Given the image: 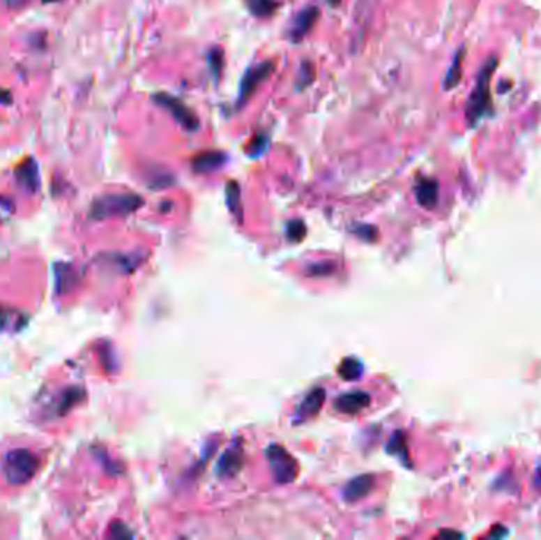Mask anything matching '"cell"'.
<instances>
[{
  "label": "cell",
  "instance_id": "cell-29",
  "mask_svg": "<svg viewBox=\"0 0 541 540\" xmlns=\"http://www.w3.org/2000/svg\"><path fill=\"white\" fill-rule=\"evenodd\" d=\"M111 536L116 537V539H130V537H133V534L128 531V527L125 525L116 521V523L111 525Z\"/></svg>",
  "mask_w": 541,
  "mask_h": 540
},
{
  "label": "cell",
  "instance_id": "cell-12",
  "mask_svg": "<svg viewBox=\"0 0 541 540\" xmlns=\"http://www.w3.org/2000/svg\"><path fill=\"white\" fill-rule=\"evenodd\" d=\"M374 485H375V477H374V475H370V474L360 475V477L353 479L351 482H349V485L345 486L344 497L349 502L360 501V499L366 497L369 493L372 491Z\"/></svg>",
  "mask_w": 541,
  "mask_h": 540
},
{
  "label": "cell",
  "instance_id": "cell-14",
  "mask_svg": "<svg viewBox=\"0 0 541 540\" xmlns=\"http://www.w3.org/2000/svg\"><path fill=\"white\" fill-rule=\"evenodd\" d=\"M244 463V456H243V450L241 449H228L219 461V474L222 477H231V475H236L241 467H243Z\"/></svg>",
  "mask_w": 541,
  "mask_h": 540
},
{
  "label": "cell",
  "instance_id": "cell-2",
  "mask_svg": "<svg viewBox=\"0 0 541 540\" xmlns=\"http://www.w3.org/2000/svg\"><path fill=\"white\" fill-rule=\"evenodd\" d=\"M38 458L26 449L10 450L3 458V475L13 486L31 482L38 471Z\"/></svg>",
  "mask_w": 541,
  "mask_h": 540
},
{
  "label": "cell",
  "instance_id": "cell-16",
  "mask_svg": "<svg viewBox=\"0 0 541 540\" xmlns=\"http://www.w3.org/2000/svg\"><path fill=\"white\" fill-rule=\"evenodd\" d=\"M86 393L79 387H68L67 390L62 391L61 398L57 401V415H66L70 412L76 404L81 403L84 399Z\"/></svg>",
  "mask_w": 541,
  "mask_h": 540
},
{
  "label": "cell",
  "instance_id": "cell-21",
  "mask_svg": "<svg viewBox=\"0 0 541 540\" xmlns=\"http://www.w3.org/2000/svg\"><path fill=\"white\" fill-rule=\"evenodd\" d=\"M339 374L344 380H356L361 377L363 374V365L361 361L355 360V358H349V360H344L342 365L339 368Z\"/></svg>",
  "mask_w": 541,
  "mask_h": 540
},
{
  "label": "cell",
  "instance_id": "cell-5",
  "mask_svg": "<svg viewBox=\"0 0 541 540\" xmlns=\"http://www.w3.org/2000/svg\"><path fill=\"white\" fill-rule=\"evenodd\" d=\"M275 70V62L273 61H264L260 63H255L245 70V73L241 80L239 84V93L236 100V108H243L244 105L249 102L250 97L257 92L264 81H266Z\"/></svg>",
  "mask_w": 541,
  "mask_h": 540
},
{
  "label": "cell",
  "instance_id": "cell-22",
  "mask_svg": "<svg viewBox=\"0 0 541 540\" xmlns=\"http://www.w3.org/2000/svg\"><path fill=\"white\" fill-rule=\"evenodd\" d=\"M268 146H269V137L266 133L260 132L252 138V142L249 143V146H247V154L250 157H260L266 152Z\"/></svg>",
  "mask_w": 541,
  "mask_h": 540
},
{
  "label": "cell",
  "instance_id": "cell-32",
  "mask_svg": "<svg viewBox=\"0 0 541 540\" xmlns=\"http://www.w3.org/2000/svg\"><path fill=\"white\" fill-rule=\"evenodd\" d=\"M440 537H462V536L452 531H445V532H440Z\"/></svg>",
  "mask_w": 541,
  "mask_h": 540
},
{
  "label": "cell",
  "instance_id": "cell-20",
  "mask_svg": "<svg viewBox=\"0 0 541 540\" xmlns=\"http://www.w3.org/2000/svg\"><path fill=\"white\" fill-rule=\"evenodd\" d=\"M317 78V70L315 66L310 61H303L301 66H299L298 75H296V84L295 89L298 92L304 91L305 87H309L312 83H314Z\"/></svg>",
  "mask_w": 541,
  "mask_h": 540
},
{
  "label": "cell",
  "instance_id": "cell-4",
  "mask_svg": "<svg viewBox=\"0 0 541 540\" xmlns=\"http://www.w3.org/2000/svg\"><path fill=\"white\" fill-rule=\"evenodd\" d=\"M152 102H154L157 107L168 111V113L173 116V119L178 122L181 127H184L187 132H197L199 128L198 116L178 97L167 92H157L152 96Z\"/></svg>",
  "mask_w": 541,
  "mask_h": 540
},
{
  "label": "cell",
  "instance_id": "cell-15",
  "mask_svg": "<svg viewBox=\"0 0 541 540\" xmlns=\"http://www.w3.org/2000/svg\"><path fill=\"white\" fill-rule=\"evenodd\" d=\"M54 273L57 293H67L73 289L76 284V276L72 265H68V263H57L54 267Z\"/></svg>",
  "mask_w": 541,
  "mask_h": 540
},
{
  "label": "cell",
  "instance_id": "cell-1",
  "mask_svg": "<svg viewBox=\"0 0 541 540\" xmlns=\"http://www.w3.org/2000/svg\"><path fill=\"white\" fill-rule=\"evenodd\" d=\"M143 198L137 193H113L97 198L91 207V217L96 220L109 219V217L128 216L143 207Z\"/></svg>",
  "mask_w": 541,
  "mask_h": 540
},
{
  "label": "cell",
  "instance_id": "cell-6",
  "mask_svg": "<svg viewBox=\"0 0 541 540\" xmlns=\"http://www.w3.org/2000/svg\"><path fill=\"white\" fill-rule=\"evenodd\" d=\"M266 458L269 461L270 467H273V474L275 482L279 483H291L298 475V463L293 460L291 455L288 451L280 447V445H270L266 449Z\"/></svg>",
  "mask_w": 541,
  "mask_h": 540
},
{
  "label": "cell",
  "instance_id": "cell-10",
  "mask_svg": "<svg viewBox=\"0 0 541 540\" xmlns=\"http://www.w3.org/2000/svg\"><path fill=\"white\" fill-rule=\"evenodd\" d=\"M325 398H326L325 389L317 387V389L312 390L309 395L304 398L301 406H299L296 410V423H303V421L309 420L312 417L319 414L323 403H325Z\"/></svg>",
  "mask_w": 541,
  "mask_h": 540
},
{
  "label": "cell",
  "instance_id": "cell-11",
  "mask_svg": "<svg viewBox=\"0 0 541 540\" xmlns=\"http://www.w3.org/2000/svg\"><path fill=\"white\" fill-rule=\"evenodd\" d=\"M228 162V157L225 152L220 151H208L201 152L197 157H193L192 160V170L195 173H213L215 170L222 168Z\"/></svg>",
  "mask_w": 541,
  "mask_h": 540
},
{
  "label": "cell",
  "instance_id": "cell-17",
  "mask_svg": "<svg viewBox=\"0 0 541 540\" xmlns=\"http://www.w3.org/2000/svg\"><path fill=\"white\" fill-rule=\"evenodd\" d=\"M247 8L257 17H269L280 8L279 0H245Z\"/></svg>",
  "mask_w": 541,
  "mask_h": 540
},
{
  "label": "cell",
  "instance_id": "cell-33",
  "mask_svg": "<svg viewBox=\"0 0 541 540\" xmlns=\"http://www.w3.org/2000/svg\"><path fill=\"white\" fill-rule=\"evenodd\" d=\"M340 2H342V0H326V3L329 5V7H339Z\"/></svg>",
  "mask_w": 541,
  "mask_h": 540
},
{
  "label": "cell",
  "instance_id": "cell-27",
  "mask_svg": "<svg viewBox=\"0 0 541 540\" xmlns=\"http://www.w3.org/2000/svg\"><path fill=\"white\" fill-rule=\"evenodd\" d=\"M388 449H390V453H394V455H407V449H405V439H404V434L402 433H396L391 439L390 445H388Z\"/></svg>",
  "mask_w": 541,
  "mask_h": 540
},
{
  "label": "cell",
  "instance_id": "cell-3",
  "mask_svg": "<svg viewBox=\"0 0 541 540\" xmlns=\"http://www.w3.org/2000/svg\"><path fill=\"white\" fill-rule=\"evenodd\" d=\"M496 59H491V61L486 63L478 75L473 92L470 93L468 97L466 114L472 126L476 124L480 119H483L485 114L491 110V78L494 70H496Z\"/></svg>",
  "mask_w": 541,
  "mask_h": 540
},
{
  "label": "cell",
  "instance_id": "cell-19",
  "mask_svg": "<svg viewBox=\"0 0 541 540\" xmlns=\"http://www.w3.org/2000/svg\"><path fill=\"white\" fill-rule=\"evenodd\" d=\"M227 204L231 214L241 222L243 220V204H241V189L236 181H230L227 184Z\"/></svg>",
  "mask_w": 541,
  "mask_h": 540
},
{
  "label": "cell",
  "instance_id": "cell-28",
  "mask_svg": "<svg viewBox=\"0 0 541 540\" xmlns=\"http://www.w3.org/2000/svg\"><path fill=\"white\" fill-rule=\"evenodd\" d=\"M336 271V265L329 262H323V263H317V265H312L309 268V276H329Z\"/></svg>",
  "mask_w": 541,
  "mask_h": 540
},
{
  "label": "cell",
  "instance_id": "cell-23",
  "mask_svg": "<svg viewBox=\"0 0 541 540\" xmlns=\"http://www.w3.org/2000/svg\"><path fill=\"white\" fill-rule=\"evenodd\" d=\"M174 184V178L172 173L162 172V170H154L149 174V186L152 189H165V187Z\"/></svg>",
  "mask_w": 541,
  "mask_h": 540
},
{
  "label": "cell",
  "instance_id": "cell-26",
  "mask_svg": "<svg viewBox=\"0 0 541 540\" xmlns=\"http://www.w3.org/2000/svg\"><path fill=\"white\" fill-rule=\"evenodd\" d=\"M287 234L290 241H301L305 237V227L301 220H293L288 224Z\"/></svg>",
  "mask_w": 541,
  "mask_h": 540
},
{
  "label": "cell",
  "instance_id": "cell-25",
  "mask_svg": "<svg viewBox=\"0 0 541 540\" xmlns=\"http://www.w3.org/2000/svg\"><path fill=\"white\" fill-rule=\"evenodd\" d=\"M461 62H462V52H459V54L456 56L455 62H452V66L450 67L448 73H446L445 89H451V87H455L457 83H459V80H461Z\"/></svg>",
  "mask_w": 541,
  "mask_h": 540
},
{
  "label": "cell",
  "instance_id": "cell-18",
  "mask_svg": "<svg viewBox=\"0 0 541 540\" xmlns=\"http://www.w3.org/2000/svg\"><path fill=\"white\" fill-rule=\"evenodd\" d=\"M24 325V319L20 313L16 310L0 306V331H11V330H20Z\"/></svg>",
  "mask_w": 541,
  "mask_h": 540
},
{
  "label": "cell",
  "instance_id": "cell-31",
  "mask_svg": "<svg viewBox=\"0 0 541 540\" xmlns=\"http://www.w3.org/2000/svg\"><path fill=\"white\" fill-rule=\"evenodd\" d=\"M11 102H13V96H11L10 91L0 89V103H2V105H11Z\"/></svg>",
  "mask_w": 541,
  "mask_h": 540
},
{
  "label": "cell",
  "instance_id": "cell-24",
  "mask_svg": "<svg viewBox=\"0 0 541 540\" xmlns=\"http://www.w3.org/2000/svg\"><path fill=\"white\" fill-rule=\"evenodd\" d=\"M208 66L214 78L219 80L223 68V51L220 48H213L208 52Z\"/></svg>",
  "mask_w": 541,
  "mask_h": 540
},
{
  "label": "cell",
  "instance_id": "cell-13",
  "mask_svg": "<svg viewBox=\"0 0 541 540\" xmlns=\"http://www.w3.org/2000/svg\"><path fill=\"white\" fill-rule=\"evenodd\" d=\"M415 195L422 208L432 209L439 202V183L429 178H421L415 186Z\"/></svg>",
  "mask_w": 541,
  "mask_h": 540
},
{
  "label": "cell",
  "instance_id": "cell-34",
  "mask_svg": "<svg viewBox=\"0 0 541 540\" xmlns=\"http://www.w3.org/2000/svg\"><path fill=\"white\" fill-rule=\"evenodd\" d=\"M56 2H61V0H41V3H43V5H48V3H56Z\"/></svg>",
  "mask_w": 541,
  "mask_h": 540
},
{
  "label": "cell",
  "instance_id": "cell-8",
  "mask_svg": "<svg viewBox=\"0 0 541 540\" xmlns=\"http://www.w3.org/2000/svg\"><path fill=\"white\" fill-rule=\"evenodd\" d=\"M15 178L17 186L27 193H35L40 189V170L38 163L32 157L26 158L15 170Z\"/></svg>",
  "mask_w": 541,
  "mask_h": 540
},
{
  "label": "cell",
  "instance_id": "cell-9",
  "mask_svg": "<svg viewBox=\"0 0 541 540\" xmlns=\"http://www.w3.org/2000/svg\"><path fill=\"white\" fill-rule=\"evenodd\" d=\"M370 404V396L364 391H353L346 393V395L339 396L334 403L337 412L346 414V415H356L360 414L363 409H366Z\"/></svg>",
  "mask_w": 541,
  "mask_h": 540
},
{
  "label": "cell",
  "instance_id": "cell-7",
  "mask_svg": "<svg viewBox=\"0 0 541 540\" xmlns=\"http://www.w3.org/2000/svg\"><path fill=\"white\" fill-rule=\"evenodd\" d=\"M319 16H320V10L319 7H315V5H310V7H305L299 11V13L293 17L290 31H288V38H290V42L301 43L317 24Z\"/></svg>",
  "mask_w": 541,
  "mask_h": 540
},
{
  "label": "cell",
  "instance_id": "cell-30",
  "mask_svg": "<svg viewBox=\"0 0 541 540\" xmlns=\"http://www.w3.org/2000/svg\"><path fill=\"white\" fill-rule=\"evenodd\" d=\"M355 232H356V234H360L361 238L369 239V241L375 239V237H372V234H377V230H375V228L370 227V225H360Z\"/></svg>",
  "mask_w": 541,
  "mask_h": 540
}]
</instances>
